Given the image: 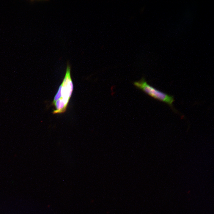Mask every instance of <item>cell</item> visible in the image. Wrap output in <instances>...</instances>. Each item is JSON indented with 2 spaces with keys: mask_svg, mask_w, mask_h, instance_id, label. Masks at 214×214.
<instances>
[{
  "mask_svg": "<svg viewBox=\"0 0 214 214\" xmlns=\"http://www.w3.org/2000/svg\"><path fill=\"white\" fill-rule=\"evenodd\" d=\"M134 84L152 97L167 104L173 111L177 112L173 106L174 100L173 96L160 91L149 84L144 78L139 81L134 82Z\"/></svg>",
  "mask_w": 214,
  "mask_h": 214,
  "instance_id": "2",
  "label": "cell"
},
{
  "mask_svg": "<svg viewBox=\"0 0 214 214\" xmlns=\"http://www.w3.org/2000/svg\"><path fill=\"white\" fill-rule=\"evenodd\" d=\"M70 70V66L68 62L65 77L53 101L52 104L55 107L53 112L54 114L63 113L66 110L73 89Z\"/></svg>",
  "mask_w": 214,
  "mask_h": 214,
  "instance_id": "1",
  "label": "cell"
}]
</instances>
